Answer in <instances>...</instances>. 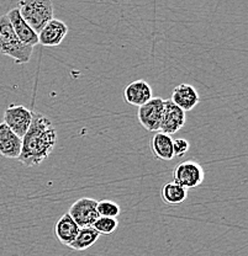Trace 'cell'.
<instances>
[{
    "label": "cell",
    "instance_id": "1",
    "mask_svg": "<svg viewBox=\"0 0 248 256\" xmlns=\"http://www.w3.org/2000/svg\"><path fill=\"white\" fill-rule=\"evenodd\" d=\"M57 132L51 120L40 112H34L33 122L23 137L21 153L18 160L28 168L45 162L55 149Z\"/></svg>",
    "mask_w": 248,
    "mask_h": 256
},
{
    "label": "cell",
    "instance_id": "2",
    "mask_svg": "<svg viewBox=\"0 0 248 256\" xmlns=\"http://www.w3.org/2000/svg\"><path fill=\"white\" fill-rule=\"evenodd\" d=\"M34 47L18 38L7 15L0 16V53L12 58L17 64H25L33 56Z\"/></svg>",
    "mask_w": 248,
    "mask_h": 256
},
{
    "label": "cell",
    "instance_id": "3",
    "mask_svg": "<svg viewBox=\"0 0 248 256\" xmlns=\"http://www.w3.org/2000/svg\"><path fill=\"white\" fill-rule=\"evenodd\" d=\"M18 10L21 18L36 34L52 20L55 14L52 0H20Z\"/></svg>",
    "mask_w": 248,
    "mask_h": 256
},
{
    "label": "cell",
    "instance_id": "4",
    "mask_svg": "<svg viewBox=\"0 0 248 256\" xmlns=\"http://www.w3.org/2000/svg\"><path fill=\"white\" fill-rule=\"evenodd\" d=\"M173 178H174V182L188 190V188H195L201 185L205 178V172L199 162L194 160H186L175 166Z\"/></svg>",
    "mask_w": 248,
    "mask_h": 256
},
{
    "label": "cell",
    "instance_id": "5",
    "mask_svg": "<svg viewBox=\"0 0 248 256\" xmlns=\"http://www.w3.org/2000/svg\"><path fill=\"white\" fill-rule=\"evenodd\" d=\"M164 108V98H152L151 100L138 108V122L149 132H159L162 114Z\"/></svg>",
    "mask_w": 248,
    "mask_h": 256
},
{
    "label": "cell",
    "instance_id": "6",
    "mask_svg": "<svg viewBox=\"0 0 248 256\" xmlns=\"http://www.w3.org/2000/svg\"><path fill=\"white\" fill-rule=\"evenodd\" d=\"M34 111L23 105H10L4 112V124L18 137L23 138L33 122Z\"/></svg>",
    "mask_w": 248,
    "mask_h": 256
},
{
    "label": "cell",
    "instance_id": "7",
    "mask_svg": "<svg viewBox=\"0 0 248 256\" xmlns=\"http://www.w3.org/2000/svg\"><path fill=\"white\" fill-rule=\"evenodd\" d=\"M98 201L90 197H82L77 200L71 207H69L68 214L72 220L77 223L79 228L83 226H92L95 220H98L99 214L97 210Z\"/></svg>",
    "mask_w": 248,
    "mask_h": 256
},
{
    "label": "cell",
    "instance_id": "8",
    "mask_svg": "<svg viewBox=\"0 0 248 256\" xmlns=\"http://www.w3.org/2000/svg\"><path fill=\"white\" fill-rule=\"evenodd\" d=\"M185 120V112L182 108L174 105L170 100H164V108L163 114H162L161 126H159V132H163L169 136L174 134L184 127Z\"/></svg>",
    "mask_w": 248,
    "mask_h": 256
},
{
    "label": "cell",
    "instance_id": "9",
    "mask_svg": "<svg viewBox=\"0 0 248 256\" xmlns=\"http://www.w3.org/2000/svg\"><path fill=\"white\" fill-rule=\"evenodd\" d=\"M68 34V26L62 20L53 18L52 20L37 34L39 44L45 47L60 46Z\"/></svg>",
    "mask_w": 248,
    "mask_h": 256
},
{
    "label": "cell",
    "instance_id": "10",
    "mask_svg": "<svg viewBox=\"0 0 248 256\" xmlns=\"http://www.w3.org/2000/svg\"><path fill=\"white\" fill-rule=\"evenodd\" d=\"M23 138L18 137L4 122L0 124V156L8 159H18L21 153Z\"/></svg>",
    "mask_w": 248,
    "mask_h": 256
},
{
    "label": "cell",
    "instance_id": "11",
    "mask_svg": "<svg viewBox=\"0 0 248 256\" xmlns=\"http://www.w3.org/2000/svg\"><path fill=\"white\" fill-rule=\"evenodd\" d=\"M124 98L127 104L140 108V106H142L143 104H146L153 98L151 85L146 80H135V82L126 85L124 90Z\"/></svg>",
    "mask_w": 248,
    "mask_h": 256
},
{
    "label": "cell",
    "instance_id": "12",
    "mask_svg": "<svg viewBox=\"0 0 248 256\" xmlns=\"http://www.w3.org/2000/svg\"><path fill=\"white\" fill-rule=\"evenodd\" d=\"M7 16L8 18H9L10 24H12L13 28H14V32L17 34L18 38L20 40L23 44H29V46L33 47L39 44V36H37L36 32L26 24V21L21 18L18 8L10 10L7 14Z\"/></svg>",
    "mask_w": 248,
    "mask_h": 256
},
{
    "label": "cell",
    "instance_id": "13",
    "mask_svg": "<svg viewBox=\"0 0 248 256\" xmlns=\"http://www.w3.org/2000/svg\"><path fill=\"white\" fill-rule=\"evenodd\" d=\"M172 101L174 105L185 111H191L195 108L200 101L198 90L190 84H179L174 88L172 94Z\"/></svg>",
    "mask_w": 248,
    "mask_h": 256
},
{
    "label": "cell",
    "instance_id": "14",
    "mask_svg": "<svg viewBox=\"0 0 248 256\" xmlns=\"http://www.w3.org/2000/svg\"><path fill=\"white\" fill-rule=\"evenodd\" d=\"M78 232L79 226L72 220V217L68 213L63 214L55 226L56 238H57L61 244L66 245V246H69L73 242Z\"/></svg>",
    "mask_w": 248,
    "mask_h": 256
},
{
    "label": "cell",
    "instance_id": "15",
    "mask_svg": "<svg viewBox=\"0 0 248 256\" xmlns=\"http://www.w3.org/2000/svg\"><path fill=\"white\" fill-rule=\"evenodd\" d=\"M151 149L156 159L165 160V162L174 159L173 140L169 134H165L163 132H157L154 137L152 138Z\"/></svg>",
    "mask_w": 248,
    "mask_h": 256
},
{
    "label": "cell",
    "instance_id": "16",
    "mask_svg": "<svg viewBox=\"0 0 248 256\" xmlns=\"http://www.w3.org/2000/svg\"><path fill=\"white\" fill-rule=\"evenodd\" d=\"M99 238L100 234L93 226H83V228H79L76 239L69 245V248L77 252H83L92 248Z\"/></svg>",
    "mask_w": 248,
    "mask_h": 256
},
{
    "label": "cell",
    "instance_id": "17",
    "mask_svg": "<svg viewBox=\"0 0 248 256\" xmlns=\"http://www.w3.org/2000/svg\"><path fill=\"white\" fill-rule=\"evenodd\" d=\"M161 194L164 204H169V206H177V204H180L182 202L185 201L188 191L173 181V182L165 184L162 188Z\"/></svg>",
    "mask_w": 248,
    "mask_h": 256
},
{
    "label": "cell",
    "instance_id": "18",
    "mask_svg": "<svg viewBox=\"0 0 248 256\" xmlns=\"http://www.w3.org/2000/svg\"><path fill=\"white\" fill-rule=\"evenodd\" d=\"M119 222H117L116 218H109V217H98V220H95L93 224V228L98 232L99 234H108L114 233L116 230Z\"/></svg>",
    "mask_w": 248,
    "mask_h": 256
},
{
    "label": "cell",
    "instance_id": "19",
    "mask_svg": "<svg viewBox=\"0 0 248 256\" xmlns=\"http://www.w3.org/2000/svg\"><path fill=\"white\" fill-rule=\"evenodd\" d=\"M97 210L99 217H109V218H116L121 212V208L117 204L109 200H104V201L98 202Z\"/></svg>",
    "mask_w": 248,
    "mask_h": 256
},
{
    "label": "cell",
    "instance_id": "20",
    "mask_svg": "<svg viewBox=\"0 0 248 256\" xmlns=\"http://www.w3.org/2000/svg\"><path fill=\"white\" fill-rule=\"evenodd\" d=\"M189 148H190V144L185 138H177V140H173V154H174V158H180L184 156L188 153Z\"/></svg>",
    "mask_w": 248,
    "mask_h": 256
}]
</instances>
